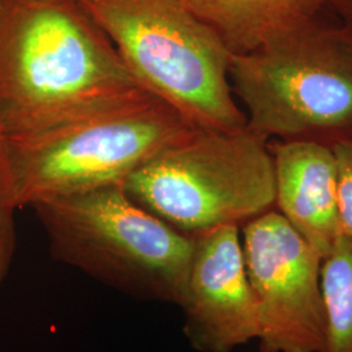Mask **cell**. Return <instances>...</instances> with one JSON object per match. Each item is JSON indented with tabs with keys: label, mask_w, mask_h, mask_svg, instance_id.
<instances>
[{
	"label": "cell",
	"mask_w": 352,
	"mask_h": 352,
	"mask_svg": "<svg viewBox=\"0 0 352 352\" xmlns=\"http://www.w3.org/2000/svg\"><path fill=\"white\" fill-rule=\"evenodd\" d=\"M144 91L78 0H0V129L7 139Z\"/></svg>",
	"instance_id": "1"
},
{
	"label": "cell",
	"mask_w": 352,
	"mask_h": 352,
	"mask_svg": "<svg viewBox=\"0 0 352 352\" xmlns=\"http://www.w3.org/2000/svg\"><path fill=\"white\" fill-rule=\"evenodd\" d=\"M228 78L247 126L265 139L334 146L352 140V38L320 16L245 55H231Z\"/></svg>",
	"instance_id": "2"
},
{
	"label": "cell",
	"mask_w": 352,
	"mask_h": 352,
	"mask_svg": "<svg viewBox=\"0 0 352 352\" xmlns=\"http://www.w3.org/2000/svg\"><path fill=\"white\" fill-rule=\"evenodd\" d=\"M54 260L141 300L182 302L195 238L110 184L32 204Z\"/></svg>",
	"instance_id": "3"
},
{
	"label": "cell",
	"mask_w": 352,
	"mask_h": 352,
	"mask_svg": "<svg viewBox=\"0 0 352 352\" xmlns=\"http://www.w3.org/2000/svg\"><path fill=\"white\" fill-rule=\"evenodd\" d=\"M145 89L193 126H247L230 85L231 54L184 0H78Z\"/></svg>",
	"instance_id": "4"
},
{
	"label": "cell",
	"mask_w": 352,
	"mask_h": 352,
	"mask_svg": "<svg viewBox=\"0 0 352 352\" xmlns=\"http://www.w3.org/2000/svg\"><path fill=\"white\" fill-rule=\"evenodd\" d=\"M193 126L151 91L21 138L7 139L19 208L123 184Z\"/></svg>",
	"instance_id": "5"
},
{
	"label": "cell",
	"mask_w": 352,
	"mask_h": 352,
	"mask_svg": "<svg viewBox=\"0 0 352 352\" xmlns=\"http://www.w3.org/2000/svg\"><path fill=\"white\" fill-rule=\"evenodd\" d=\"M141 208L189 236L241 227L276 204L269 140L248 126L197 128L158 151L123 183Z\"/></svg>",
	"instance_id": "6"
},
{
	"label": "cell",
	"mask_w": 352,
	"mask_h": 352,
	"mask_svg": "<svg viewBox=\"0 0 352 352\" xmlns=\"http://www.w3.org/2000/svg\"><path fill=\"white\" fill-rule=\"evenodd\" d=\"M241 247L260 352H325L322 256L274 209L241 226Z\"/></svg>",
	"instance_id": "7"
},
{
	"label": "cell",
	"mask_w": 352,
	"mask_h": 352,
	"mask_svg": "<svg viewBox=\"0 0 352 352\" xmlns=\"http://www.w3.org/2000/svg\"><path fill=\"white\" fill-rule=\"evenodd\" d=\"M193 238L195 251L179 304L189 344L199 352H232L257 340L258 316L240 227H215Z\"/></svg>",
	"instance_id": "8"
},
{
	"label": "cell",
	"mask_w": 352,
	"mask_h": 352,
	"mask_svg": "<svg viewBox=\"0 0 352 352\" xmlns=\"http://www.w3.org/2000/svg\"><path fill=\"white\" fill-rule=\"evenodd\" d=\"M276 204L322 258L340 238L338 164L333 146L312 141L269 142Z\"/></svg>",
	"instance_id": "9"
},
{
	"label": "cell",
	"mask_w": 352,
	"mask_h": 352,
	"mask_svg": "<svg viewBox=\"0 0 352 352\" xmlns=\"http://www.w3.org/2000/svg\"><path fill=\"white\" fill-rule=\"evenodd\" d=\"M231 55H245L278 33L318 17L331 0H184Z\"/></svg>",
	"instance_id": "10"
},
{
	"label": "cell",
	"mask_w": 352,
	"mask_h": 352,
	"mask_svg": "<svg viewBox=\"0 0 352 352\" xmlns=\"http://www.w3.org/2000/svg\"><path fill=\"white\" fill-rule=\"evenodd\" d=\"M325 352H352V238L340 235L322 258Z\"/></svg>",
	"instance_id": "11"
},
{
	"label": "cell",
	"mask_w": 352,
	"mask_h": 352,
	"mask_svg": "<svg viewBox=\"0 0 352 352\" xmlns=\"http://www.w3.org/2000/svg\"><path fill=\"white\" fill-rule=\"evenodd\" d=\"M19 209L8 157V142L0 129V289L10 274L17 245L14 213Z\"/></svg>",
	"instance_id": "12"
},
{
	"label": "cell",
	"mask_w": 352,
	"mask_h": 352,
	"mask_svg": "<svg viewBox=\"0 0 352 352\" xmlns=\"http://www.w3.org/2000/svg\"><path fill=\"white\" fill-rule=\"evenodd\" d=\"M338 164V217L340 235L352 238V140L333 146Z\"/></svg>",
	"instance_id": "13"
},
{
	"label": "cell",
	"mask_w": 352,
	"mask_h": 352,
	"mask_svg": "<svg viewBox=\"0 0 352 352\" xmlns=\"http://www.w3.org/2000/svg\"><path fill=\"white\" fill-rule=\"evenodd\" d=\"M330 7L338 13L340 26L352 38V0H331Z\"/></svg>",
	"instance_id": "14"
}]
</instances>
